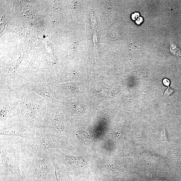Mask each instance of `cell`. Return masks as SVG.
I'll use <instances>...</instances> for the list:
<instances>
[{"mask_svg":"<svg viewBox=\"0 0 181 181\" xmlns=\"http://www.w3.org/2000/svg\"><path fill=\"white\" fill-rule=\"evenodd\" d=\"M27 158L24 139L1 135L0 181H25L21 168Z\"/></svg>","mask_w":181,"mask_h":181,"instance_id":"obj_1","label":"cell"},{"mask_svg":"<svg viewBox=\"0 0 181 181\" xmlns=\"http://www.w3.org/2000/svg\"><path fill=\"white\" fill-rule=\"evenodd\" d=\"M51 149L39 152L27 158L21 171L25 181H56Z\"/></svg>","mask_w":181,"mask_h":181,"instance_id":"obj_2","label":"cell"},{"mask_svg":"<svg viewBox=\"0 0 181 181\" xmlns=\"http://www.w3.org/2000/svg\"><path fill=\"white\" fill-rule=\"evenodd\" d=\"M23 92L19 122L35 129L43 126L48 108L46 99L34 92Z\"/></svg>","mask_w":181,"mask_h":181,"instance_id":"obj_3","label":"cell"},{"mask_svg":"<svg viewBox=\"0 0 181 181\" xmlns=\"http://www.w3.org/2000/svg\"><path fill=\"white\" fill-rule=\"evenodd\" d=\"M35 130L36 135L34 138L31 140L24 139L27 158L47 150L59 148L72 149L65 138L54 134L44 126L37 128Z\"/></svg>","mask_w":181,"mask_h":181,"instance_id":"obj_4","label":"cell"},{"mask_svg":"<svg viewBox=\"0 0 181 181\" xmlns=\"http://www.w3.org/2000/svg\"><path fill=\"white\" fill-rule=\"evenodd\" d=\"M23 93L20 88L0 90V127L19 122Z\"/></svg>","mask_w":181,"mask_h":181,"instance_id":"obj_5","label":"cell"},{"mask_svg":"<svg viewBox=\"0 0 181 181\" xmlns=\"http://www.w3.org/2000/svg\"><path fill=\"white\" fill-rule=\"evenodd\" d=\"M58 104L48 103L47 111L44 121V126L54 134L64 138L63 136L68 130L67 122L59 110Z\"/></svg>","mask_w":181,"mask_h":181,"instance_id":"obj_6","label":"cell"},{"mask_svg":"<svg viewBox=\"0 0 181 181\" xmlns=\"http://www.w3.org/2000/svg\"><path fill=\"white\" fill-rule=\"evenodd\" d=\"M1 135L16 136L31 140L36 135V130L20 122H15L0 127Z\"/></svg>","mask_w":181,"mask_h":181,"instance_id":"obj_7","label":"cell"},{"mask_svg":"<svg viewBox=\"0 0 181 181\" xmlns=\"http://www.w3.org/2000/svg\"><path fill=\"white\" fill-rule=\"evenodd\" d=\"M20 88L25 92H33L45 98L51 104L58 103L55 93V83L30 84L23 85Z\"/></svg>","mask_w":181,"mask_h":181,"instance_id":"obj_8","label":"cell"},{"mask_svg":"<svg viewBox=\"0 0 181 181\" xmlns=\"http://www.w3.org/2000/svg\"><path fill=\"white\" fill-rule=\"evenodd\" d=\"M51 160L54 168L56 181H71L70 173L65 167L52 155Z\"/></svg>","mask_w":181,"mask_h":181,"instance_id":"obj_9","label":"cell"},{"mask_svg":"<svg viewBox=\"0 0 181 181\" xmlns=\"http://www.w3.org/2000/svg\"><path fill=\"white\" fill-rule=\"evenodd\" d=\"M161 140L162 141H167L170 142L168 139L167 133L166 130L165 129L162 132Z\"/></svg>","mask_w":181,"mask_h":181,"instance_id":"obj_10","label":"cell"},{"mask_svg":"<svg viewBox=\"0 0 181 181\" xmlns=\"http://www.w3.org/2000/svg\"><path fill=\"white\" fill-rule=\"evenodd\" d=\"M174 92V90L173 88H170L169 87L164 92V97H168L172 95Z\"/></svg>","mask_w":181,"mask_h":181,"instance_id":"obj_11","label":"cell"},{"mask_svg":"<svg viewBox=\"0 0 181 181\" xmlns=\"http://www.w3.org/2000/svg\"><path fill=\"white\" fill-rule=\"evenodd\" d=\"M139 13H135L132 14V18L133 20H135L139 17Z\"/></svg>","mask_w":181,"mask_h":181,"instance_id":"obj_12","label":"cell"},{"mask_svg":"<svg viewBox=\"0 0 181 181\" xmlns=\"http://www.w3.org/2000/svg\"><path fill=\"white\" fill-rule=\"evenodd\" d=\"M163 84L166 86L169 87L170 84V80L167 79H164L163 80Z\"/></svg>","mask_w":181,"mask_h":181,"instance_id":"obj_13","label":"cell"},{"mask_svg":"<svg viewBox=\"0 0 181 181\" xmlns=\"http://www.w3.org/2000/svg\"><path fill=\"white\" fill-rule=\"evenodd\" d=\"M143 21V19L142 18L140 17L137 19L136 22L137 24L140 25Z\"/></svg>","mask_w":181,"mask_h":181,"instance_id":"obj_14","label":"cell"},{"mask_svg":"<svg viewBox=\"0 0 181 181\" xmlns=\"http://www.w3.org/2000/svg\"></svg>","mask_w":181,"mask_h":181,"instance_id":"obj_15","label":"cell"}]
</instances>
